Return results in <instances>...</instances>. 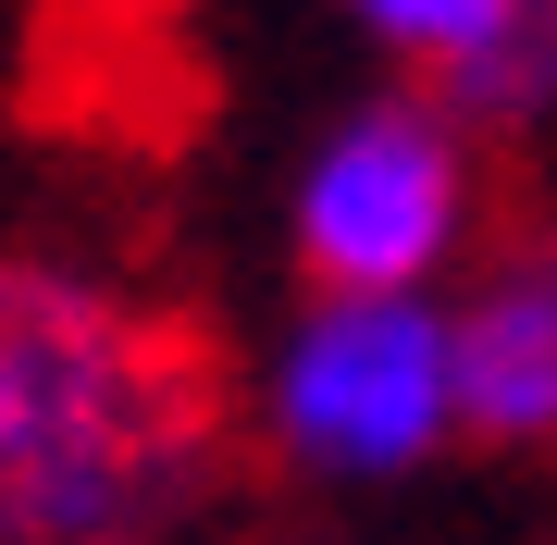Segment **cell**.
Segmentation results:
<instances>
[{
	"mask_svg": "<svg viewBox=\"0 0 557 545\" xmlns=\"http://www.w3.org/2000/svg\"><path fill=\"white\" fill-rule=\"evenodd\" d=\"M236 459L211 335L137 273L0 248V545H186Z\"/></svg>",
	"mask_w": 557,
	"mask_h": 545,
	"instance_id": "1",
	"label": "cell"
},
{
	"mask_svg": "<svg viewBox=\"0 0 557 545\" xmlns=\"http://www.w3.org/2000/svg\"><path fill=\"white\" fill-rule=\"evenodd\" d=\"M248 446L310 496H384L458 446V347H446V285L359 298V285H298L248 360L236 397Z\"/></svg>",
	"mask_w": 557,
	"mask_h": 545,
	"instance_id": "2",
	"label": "cell"
},
{
	"mask_svg": "<svg viewBox=\"0 0 557 545\" xmlns=\"http://www.w3.org/2000/svg\"><path fill=\"white\" fill-rule=\"evenodd\" d=\"M285 248L298 285H359V298L458 285V261L483 248V137L446 87L384 75L322 112L285 174Z\"/></svg>",
	"mask_w": 557,
	"mask_h": 545,
	"instance_id": "3",
	"label": "cell"
},
{
	"mask_svg": "<svg viewBox=\"0 0 557 545\" xmlns=\"http://www.w3.org/2000/svg\"><path fill=\"white\" fill-rule=\"evenodd\" d=\"M446 347H458V446L557 471V223L483 236L458 261Z\"/></svg>",
	"mask_w": 557,
	"mask_h": 545,
	"instance_id": "4",
	"label": "cell"
},
{
	"mask_svg": "<svg viewBox=\"0 0 557 545\" xmlns=\"http://www.w3.org/2000/svg\"><path fill=\"white\" fill-rule=\"evenodd\" d=\"M446 100L471 137H557V0H520V13L446 75Z\"/></svg>",
	"mask_w": 557,
	"mask_h": 545,
	"instance_id": "5",
	"label": "cell"
},
{
	"mask_svg": "<svg viewBox=\"0 0 557 545\" xmlns=\"http://www.w3.org/2000/svg\"><path fill=\"white\" fill-rule=\"evenodd\" d=\"M335 13L359 25V50H384L397 75H421V87H446L458 62H471L496 25L520 13V0H335Z\"/></svg>",
	"mask_w": 557,
	"mask_h": 545,
	"instance_id": "6",
	"label": "cell"
},
{
	"mask_svg": "<svg viewBox=\"0 0 557 545\" xmlns=\"http://www.w3.org/2000/svg\"><path fill=\"white\" fill-rule=\"evenodd\" d=\"M260 545H310V533H260Z\"/></svg>",
	"mask_w": 557,
	"mask_h": 545,
	"instance_id": "7",
	"label": "cell"
}]
</instances>
